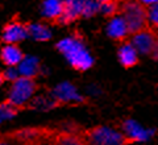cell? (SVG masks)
<instances>
[{"instance_id": "cell-1", "label": "cell", "mask_w": 158, "mask_h": 145, "mask_svg": "<svg viewBox=\"0 0 158 145\" xmlns=\"http://www.w3.org/2000/svg\"><path fill=\"white\" fill-rule=\"evenodd\" d=\"M120 13L127 24L129 36L149 27L148 7L138 0H121L118 3V15Z\"/></svg>"}, {"instance_id": "cell-2", "label": "cell", "mask_w": 158, "mask_h": 145, "mask_svg": "<svg viewBox=\"0 0 158 145\" xmlns=\"http://www.w3.org/2000/svg\"><path fill=\"white\" fill-rule=\"evenodd\" d=\"M57 48L67 58L71 66L79 71H85L92 66V58L79 40L65 38L57 44Z\"/></svg>"}, {"instance_id": "cell-3", "label": "cell", "mask_w": 158, "mask_h": 145, "mask_svg": "<svg viewBox=\"0 0 158 145\" xmlns=\"http://www.w3.org/2000/svg\"><path fill=\"white\" fill-rule=\"evenodd\" d=\"M36 92V83L32 78L21 77L16 78L9 91L8 100L13 107H20L27 104Z\"/></svg>"}, {"instance_id": "cell-4", "label": "cell", "mask_w": 158, "mask_h": 145, "mask_svg": "<svg viewBox=\"0 0 158 145\" xmlns=\"http://www.w3.org/2000/svg\"><path fill=\"white\" fill-rule=\"evenodd\" d=\"M86 144H124V134L104 127H95L83 132Z\"/></svg>"}, {"instance_id": "cell-5", "label": "cell", "mask_w": 158, "mask_h": 145, "mask_svg": "<svg viewBox=\"0 0 158 145\" xmlns=\"http://www.w3.org/2000/svg\"><path fill=\"white\" fill-rule=\"evenodd\" d=\"M157 37H158V32L149 25L148 28L142 29V31L132 34L131 44L135 46L137 53L150 54V52L153 50V46H154L157 41Z\"/></svg>"}, {"instance_id": "cell-6", "label": "cell", "mask_w": 158, "mask_h": 145, "mask_svg": "<svg viewBox=\"0 0 158 145\" xmlns=\"http://www.w3.org/2000/svg\"><path fill=\"white\" fill-rule=\"evenodd\" d=\"M83 4L85 0H63V11L58 21L69 24L83 16Z\"/></svg>"}, {"instance_id": "cell-7", "label": "cell", "mask_w": 158, "mask_h": 145, "mask_svg": "<svg viewBox=\"0 0 158 145\" xmlns=\"http://www.w3.org/2000/svg\"><path fill=\"white\" fill-rule=\"evenodd\" d=\"M28 36V28L21 23H11L4 28L3 40L7 44H19Z\"/></svg>"}, {"instance_id": "cell-8", "label": "cell", "mask_w": 158, "mask_h": 145, "mask_svg": "<svg viewBox=\"0 0 158 145\" xmlns=\"http://www.w3.org/2000/svg\"><path fill=\"white\" fill-rule=\"evenodd\" d=\"M118 61L124 66L125 69H131L135 67L138 63V53L135 49V46L131 44V41H124L123 45L118 48V53H117Z\"/></svg>"}, {"instance_id": "cell-9", "label": "cell", "mask_w": 158, "mask_h": 145, "mask_svg": "<svg viewBox=\"0 0 158 145\" xmlns=\"http://www.w3.org/2000/svg\"><path fill=\"white\" fill-rule=\"evenodd\" d=\"M108 36L112 40H115L116 42L127 41L128 37H129V33H128V28H127L124 19L118 17L117 15L113 16L111 23L108 24Z\"/></svg>"}, {"instance_id": "cell-10", "label": "cell", "mask_w": 158, "mask_h": 145, "mask_svg": "<svg viewBox=\"0 0 158 145\" xmlns=\"http://www.w3.org/2000/svg\"><path fill=\"white\" fill-rule=\"evenodd\" d=\"M53 96L58 102H82V98L78 95L77 90L70 83H61L54 88Z\"/></svg>"}, {"instance_id": "cell-11", "label": "cell", "mask_w": 158, "mask_h": 145, "mask_svg": "<svg viewBox=\"0 0 158 145\" xmlns=\"http://www.w3.org/2000/svg\"><path fill=\"white\" fill-rule=\"evenodd\" d=\"M17 71H19V75H21V77H28V78L36 77L40 73L38 59L32 56L23 57V59L17 65Z\"/></svg>"}, {"instance_id": "cell-12", "label": "cell", "mask_w": 158, "mask_h": 145, "mask_svg": "<svg viewBox=\"0 0 158 145\" xmlns=\"http://www.w3.org/2000/svg\"><path fill=\"white\" fill-rule=\"evenodd\" d=\"M23 52L16 44H7L2 49V59L7 66H15L16 67L19 62L23 59Z\"/></svg>"}, {"instance_id": "cell-13", "label": "cell", "mask_w": 158, "mask_h": 145, "mask_svg": "<svg viewBox=\"0 0 158 145\" xmlns=\"http://www.w3.org/2000/svg\"><path fill=\"white\" fill-rule=\"evenodd\" d=\"M63 11V0H44L41 12L49 20H58Z\"/></svg>"}, {"instance_id": "cell-14", "label": "cell", "mask_w": 158, "mask_h": 145, "mask_svg": "<svg viewBox=\"0 0 158 145\" xmlns=\"http://www.w3.org/2000/svg\"><path fill=\"white\" fill-rule=\"evenodd\" d=\"M28 36H31L36 41H48L52 37V32L42 24H32L28 27Z\"/></svg>"}, {"instance_id": "cell-15", "label": "cell", "mask_w": 158, "mask_h": 145, "mask_svg": "<svg viewBox=\"0 0 158 145\" xmlns=\"http://www.w3.org/2000/svg\"><path fill=\"white\" fill-rule=\"evenodd\" d=\"M148 19H149V25L158 31V2L148 7Z\"/></svg>"}, {"instance_id": "cell-16", "label": "cell", "mask_w": 158, "mask_h": 145, "mask_svg": "<svg viewBox=\"0 0 158 145\" xmlns=\"http://www.w3.org/2000/svg\"><path fill=\"white\" fill-rule=\"evenodd\" d=\"M15 115H16V111H15V107L12 104H3L0 106V124L7 122V120L12 119Z\"/></svg>"}, {"instance_id": "cell-17", "label": "cell", "mask_w": 158, "mask_h": 145, "mask_svg": "<svg viewBox=\"0 0 158 145\" xmlns=\"http://www.w3.org/2000/svg\"><path fill=\"white\" fill-rule=\"evenodd\" d=\"M96 4L95 2H91V0H85V4H83V16H91L96 12Z\"/></svg>"}, {"instance_id": "cell-18", "label": "cell", "mask_w": 158, "mask_h": 145, "mask_svg": "<svg viewBox=\"0 0 158 145\" xmlns=\"http://www.w3.org/2000/svg\"><path fill=\"white\" fill-rule=\"evenodd\" d=\"M19 71L17 69H15V66H8V69L6 70V73H4V78L7 79V81H15L16 78H19Z\"/></svg>"}, {"instance_id": "cell-19", "label": "cell", "mask_w": 158, "mask_h": 145, "mask_svg": "<svg viewBox=\"0 0 158 145\" xmlns=\"http://www.w3.org/2000/svg\"><path fill=\"white\" fill-rule=\"evenodd\" d=\"M150 58L153 59V61H157L158 62V37H157V41L154 44V46H153V50L150 52Z\"/></svg>"}, {"instance_id": "cell-20", "label": "cell", "mask_w": 158, "mask_h": 145, "mask_svg": "<svg viewBox=\"0 0 158 145\" xmlns=\"http://www.w3.org/2000/svg\"><path fill=\"white\" fill-rule=\"evenodd\" d=\"M96 2L100 4L102 7H104V8H108V7H112V6H115V4L118 2V0H96Z\"/></svg>"}, {"instance_id": "cell-21", "label": "cell", "mask_w": 158, "mask_h": 145, "mask_svg": "<svg viewBox=\"0 0 158 145\" xmlns=\"http://www.w3.org/2000/svg\"><path fill=\"white\" fill-rule=\"evenodd\" d=\"M138 2H141L144 6H146V7H149V6H152V4H154V3H157L158 0H138Z\"/></svg>"}, {"instance_id": "cell-22", "label": "cell", "mask_w": 158, "mask_h": 145, "mask_svg": "<svg viewBox=\"0 0 158 145\" xmlns=\"http://www.w3.org/2000/svg\"><path fill=\"white\" fill-rule=\"evenodd\" d=\"M3 78H4V77L2 75V74H0V86H2V83H3Z\"/></svg>"}]
</instances>
